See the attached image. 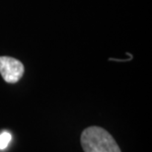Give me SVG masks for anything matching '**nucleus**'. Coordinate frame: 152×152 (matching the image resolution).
I'll return each instance as SVG.
<instances>
[{
	"instance_id": "nucleus-1",
	"label": "nucleus",
	"mask_w": 152,
	"mask_h": 152,
	"mask_svg": "<svg viewBox=\"0 0 152 152\" xmlns=\"http://www.w3.org/2000/svg\"><path fill=\"white\" fill-rule=\"evenodd\" d=\"M81 145L85 152H121L113 136L99 126H90L82 132Z\"/></svg>"
},
{
	"instance_id": "nucleus-3",
	"label": "nucleus",
	"mask_w": 152,
	"mask_h": 152,
	"mask_svg": "<svg viewBox=\"0 0 152 152\" xmlns=\"http://www.w3.org/2000/svg\"><path fill=\"white\" fill-rule=\"evenodd\" d=\"M12 139L11 134L8 132H3L0 133V150H4L10 143Z\"/></svg>"
},
{
	"instance_id": "nucleus-2",
	"label": "nucleus",
	"mask_w": 152,
	"mask_h": 152,
	"mask_svg": "<svg viewBox=\"0 0 152 152\" xmlns=\"http://www.w3.org/2000/svg\"><path fill=\"white\" fill-rule=\"evenodd\" d=\"M0 73L5 82L16 83L24 74V65L13 57L0 56Z\"/></svg>"
}]
</instances>
